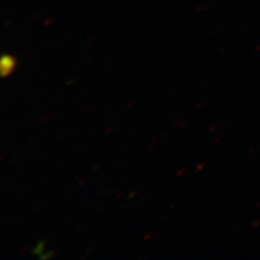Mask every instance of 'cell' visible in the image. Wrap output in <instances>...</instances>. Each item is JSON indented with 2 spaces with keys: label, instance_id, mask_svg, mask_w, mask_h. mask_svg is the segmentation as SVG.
<instances>
[{
  "label": "cell",
  "instance_id": "6da1fadb",
  "mask_svg": "<svg viewBox=\"0 0 260 260\" xmlns=\"http://www.w3.org/2000/svg\"><path fill=\"white\" fill-rule=\"evenodd\" d=\"M18 61L11 54H4L0 56V77H8L14 72Z\"/></svg>",
  "mask_w": 260,
  "mask_h": 260
}]
</instances>
